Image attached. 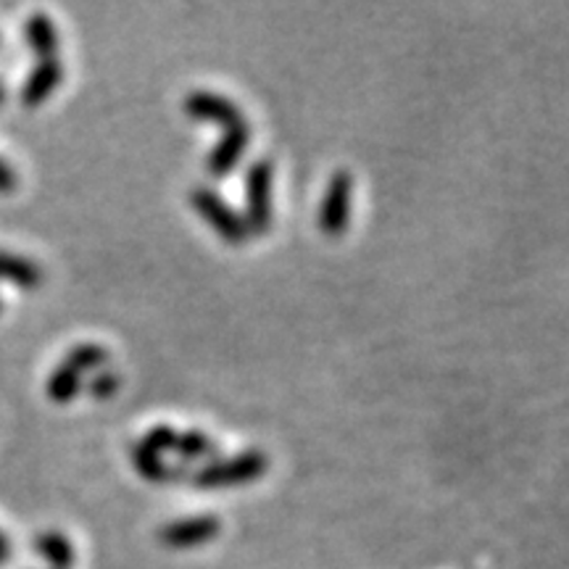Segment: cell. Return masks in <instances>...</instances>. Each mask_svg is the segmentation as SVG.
Segmentation results:
<instances>
[{"label":"cell","mask_w":569,"mask_h":569,"mask_svg":"<svg viewBox=\"0 0 569 569\" xmlns=\"http://www.w3.org/2000/svg\"><path fill=\"white\" fill-rule=\"evenodd\" d=\"M119 388H122V375L109 367L98 369V372L92 375V380L88 382V393L92 398H98V401H106V398L117 396Z\"/></svg>","instance_id":"cell-16"},{"label":"cell","mask_w":569,"mask_h":569,"mask_svg":"<svg viewBox=\"0 0 569 569\" xmlns=\"http://www.w3.org/2000/svg\"><path fill=\"white\" fill-rule=\"evenodd\" d=\"M82 390V377L77 372H71L69 367L59 365L48 377V386H46V393L51 398L53 403H69L74 401L77 396H80Z\"/></svg>","instance_id":"cell-15"},{"label":"cell","mask_w":569,"mask_h":569,"mask_svg":"<svg viewBox=\"0 0 569 569\" xmlns=\"http://www.w3.org/2000/svg\"><path fill=\"white\" fill-rule=\"evenodd\" d=\"M0 280L17 284V288L34 290L46 282V274H42V269L34 264L32 259H27V256L0 248Z\"/></svg>","instance_id":"cell-9"},{"label":"cell","mask_w":569,"mask_h":569,"mask_svg":"<svg viewBox=\"0 0 569 569\" xmlns=\"http://www.w3.org/2000/svg\"><path fill=\"white\" fill-rule=\"evenodd\" d=\"M269 469L267 453L261 451H243L234 453L230 459H217L203 465L193 475V486L198 490H219V488H238L246 482L264 478Z\"/></svg>","instance_id":"cell-1"},{"label":"cell","mask_w":569,"mask_h":569,"mask_svg":"<svg viewBox=\"0 0 569 569\" xmlns=\"http://www.w3.org/2000/svg\"><path fill=\"white\" fill-rule=\"evenodd\" d=\"M6 98H9V90H6V84L0 82V106L6 103Z\"/></svg>","instance_id":"cell-20"},{"label":"cell","mask_w":569,"mask_h":569,"mask_svg":"<svg viewBox=\"0 0 569 569\" xmlns=\"http://www.w3.org/2000/svg\"><path fill=\"white\" fill-rule=\"evenodd\" d=\"M17 182H19V177L11 169V163L0 159V196L13 193V190H17Z\"/></svg>","instance_id":"cell-18"},{"label":"cell","mask_w":569,"mask_h":569,"mask_svg":"<svg viewBox=\"0 0 569 569\" xmlns=\"http://www.w3.org/2000/svg\"><path fill=\"white\" fill-rule=\"evenodd\" d=\"M222 532V522L217 517H184L177 522L163 525L159 530V540L169 549H193V546L209 543Z\"/></svg>","instance_id":"cell-6"},{"label":"cell","mask_w":569,"mask_h":569,"mask_svg":"<svg viewBox=\"0 0 569 569\" xmlns=\"http://www.w3.org/2000/svg\"><path fill=\"white\" fill-rule=\"evenodd\" d=\"M106 361H109V351H106L103 346L80 343V346L69 348V353L63 356L61 365L69 367L71 372H77L82 377L88 372H98V369H103Z\"/></svg>","instance_id":"cell-13"},{"label":"cell","mask_w":569,"mask_h":569,"mask_svg":"<svg viewBox=\"0 0 569 569\" xmlns=\"http://www.w3.org/2000/svg\"><path fill=\"white\" fill-rule=\"evenodd\" d=\"M34 553L42 561H48L53 569H71L74 567V546H71V540L63 536L59 530H48V532H40L38 538H34Z\"/></svg>","instance_id":"cell-11"},{"label":"cell","mask_w":569,"mask_h":569,"mask_svg":"<svg viewBox=\"0 0 569 569\" xmlns=\"http://www.w3.org/2000/svg\"><path fill=\"white\" fill-rule=\"evenodd\" d=\"M351 174H348L346 169H338V172L330 177V184H327L322 198V209H319V227H322L327 238L343 234L348 217H351Z\"/></svg>","instance_id":"cell-4"},{"label":"cell","mask_w":569,"mask_h":569,"mask_svg":"<svg viewBox=\"0 0 569 569\" xmlns=\"http://www.w3.org/2000/svg\"><path fill=\"white\" fill-rule=\"evenodd\" d=\"M63 77H67V69H63L59 56H56V59H42L34 63V69L27 74V80L19 90L21 106H27V109H38V106L46 103L48 98L59 90Z\"/></svg>","instance_id":"cell-8"},{"label":"cell","mask_w":569,"mask_h":569,"mask_svg":"<svg viewBox=\"0 0 569 569\" xmlns=\"http://www.w3.org/2000/svg\"><path fill=\"white\" fill-rule=\"evenodd\" d=\"M272 180L274 169L269 159H259L246 172V227L248 234H264L272 227Z\"/></svg>","instance_id":"cell-3"},{"label":"cell","mask_w":569,"mask_h":569,"mask_svg":"<svg viewBox=\"0 0 569 569\" xmlns=\"http://www.w3.org/2000/svg\"><path fill=\"white\" fill-rule=\"evenodd\" d=\"M132 467L138 469L140 478H146L151 482H172L177 478H182L180 469L169 467L167 461L161 459V453L148 451V448L140 443L132 446Z\"/></svg>","instance_id":"cell-12"},{"label":"cell","mask_w":569,"mask_h":569,"mask_svg":"<svg viewBox=\"0 0 569 569\" xmlns=\"http://www.w3.org/2000/svg\"><path fill=\"white\" fill-rule=\"evenodd\" d=\"M0 311H3V298H0Z\"/></svg>","instance_id":"cell-21"},{"label":"cell","mask_w":569,"mask_h":569,"mask_svg":"<svg viewBox=\"0 0 569 569\" xmlns=\"http://www.w3.org/2000/svg\"><path fill=\"white\" fill-rule=\"evenodd\" d=\"M248 140H251V127H248V122L224 127L222 138L217 140V146L206 156V172L217 177V180L230 174L240 163V159H243Z\"/></svg>","instance_id":"cell-7"},{"label":"cell","mask_w":569,"mask_h":569,"mask_svg":"<svg viewBox=\"0 0 569 569\" xmlns=\"http://www.w3.org/2000/svg\"><path fill=\"white\" fill-rule=\"evenodd\" d=\"M190 203H193L198 217H201L203 222L224 240V243L240 246L251 238V234H248L243 213L234 211L232 206L217 193V190L206 188V184H198L193 193H190Z\"/></svg>","instance_id":"cell-2"},{"label":"cell","mask_w":569,"mask_h":569,"mask_svg":"<svg viewBox=\"0 0 569 569\" xmlns=\"http://www.w3.org/2000/svg\"><path fill=\"white\" fill-rule=\"evenodd\" d=\"M182 111L188 113V117L198 119V122L222 124V130L224 127L246 122L240 106L230 101L227 96H222V92H213V90H196L190 92V96H184Z\"/></svg>","instance_id":"cell-5"},{"label":"cell","mask_w":569,"mask_h":569,"mask_svg":"<svg viewBox=\"0 0 569 569\" xmlns=\"http://www.w3.org/2000/svg\"><path fill=\"white\" fill-rule=\"evenodd\" d=\"M9 559H11V540L6 538L3 530H0V565H6Z\"/></svg>","instance_id":"cell-19"},{"label":"cell","mask_w":569,"mask_h":569,"mask_svg":"<svg viewBox=\"0 0 569 569\" xmlns=\"http://www.w3.org/2000/svg\"><path fill=\"white\" fill-rule=\"evenodd\" d=\"M172 451L180 453L182 459H209L217 453V440L206 436L201 430H188V432H177Z\"/></svg>","instance_id":"cell-14"},{"label":"cell","mask_w":569,"mask_h":569,"mask_svg":"<svg viewBox=\"0 0 569 569\" xmlns=\"http://www.w3.org/2000/svg\"><path fill=\"white\" fill-rule=\"evenodd\" d=\"M24 38H27V42H30L32 53L38 56L40 61L56 59V53H59V32H56L53 19L48 17V13L38 11L27 19Z\"/></svg>","instance_id":"cell-10"},{"label":"cell","mask_w":569,"mask_h":569,"mask_svg":"<svg viewBox=\"0 0 569 569\" xmlns=\"http://www.w3.org/2000/svg\"><path fill=\"white\" fill-rule=\"evenodd\" d=\"M174 436H177L174 427H169V425H156V427H151V430L146 432V436H142V438L138 440V443L146 446L148 451H153V453H163V451H172Z\"/></svg>","instance_id":"cell-17"}]
</instances>
